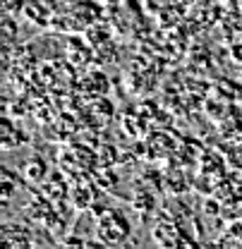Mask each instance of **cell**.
<instances>
[{
	"label": "cell",
	"mask_w": 242,
	"mask_h": 249,
	"mask_svg": "<svg viewBox=\"0 0 242 249\" xmlns=\"http://www.w3.org/2000/svg\"><path fill=\"white\" fill-rule=\"evenodd\" d=\"M132 232V225L125 213L120 211H101L98 223H96V235L103 245H125Z\"/></svg>",
	"instance_id": "1"
},
{
	"label": "cell",
	"mask_w": 242,
	"mask_h": 249,
	"mask_svg": "<svg viewBox=\"0 0 242 249\" xmlns=\"http://www.w3.org/2000/svg\"><path fill=\"white\" fill-rule=\"evenodd\" d=\"M24 173H27V178H29V180H34V182H41V180L46 178V163H43L41 158H34L31 163H27Z\"/></svg>",
	"instance_id": "2"
}]
</instances>
